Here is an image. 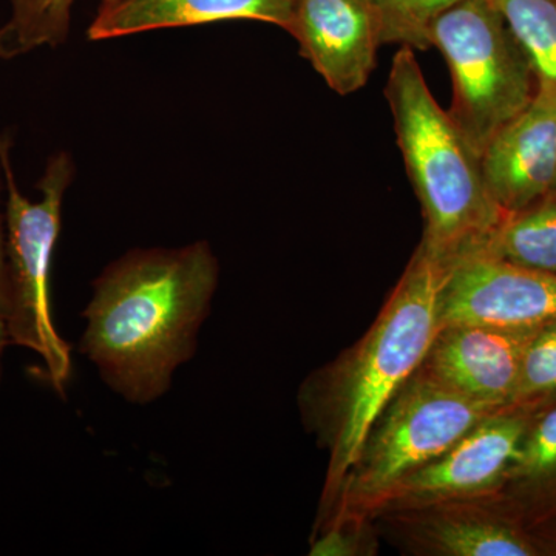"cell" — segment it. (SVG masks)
I'll return each mask as SVG.
<instances>
[{"label": "cell", "instance_id": "obj_1", "mask_svg": "<svg viewBox=\"0 0 556 556\" xmlns=\"http://www.w3.org/2000/svg\"><path fill=\"white\" fill-rule=\"evenodd\" d=\"M218 276L207 241L127 252L94 280L79 353L124 401H159L195 356Z\"/></svg>", "mask_w": 556, "mask_h": 556}, {"label": "cell", "instance_id": "obj_2", "mask_svg": "<svg viewBox=\"0 0 556 556\" xmlns=\"http://www.w3.org/2000/svg\"><path fill=\"white\" fill-rule=\"evenodd\" d=\"M447 270L419 243L367 334L300 387L303 422L329 455L316 527L334 510L369 428L422 364L438 332L439 291Z\"/></svg>", "mask_w": 556, "mask_h": 556}, {"label": "cell", "instance_id": "obj_3", "mask_svg": "<svg viewBox=\"0 0 556 556\" xmlns=\"http://www.w3.org/2000/svg\"><path fill=\"white\" fill-rule=\"evenodd\" d=\"M386 98L422 207L420 244L445 265L484 247L507 217L486 190L481 156L433 97L413 49L391 62Z\"/></svg>", "mask_w": 556, "mask_h": 556}, {"label": "cell", "instance_id": "obj_4", "mask_svg": "<svg viewBox=\"0 0 556 556\" xmlns=\"http://www.w3.org/2000/svg\"><path fill=\"white\" fill-rule=\"evenodd\" d=\"M495 412L417 368L369 428L334 510L314 532L340 514L371 518L402 479L447 452Z\"/></svg>", "mask_w": 556, "mask_h": 556}, {"label": "cell", "instance_id": "obj_5", "mask_svg": "<svg viewBox=\"0 0 556 556\" xmlns=\"http://www.w3.org/2000/svg\"><path fill=\"white\" fill-rule=\"evenodd\" d=\"M11 139L0 137V167L7 192V262L10 311L7 329L11 345L27 348L46 364L51 386L64 393L72 357L70 346L54 327L50 300V270L61 232L62 201L72 185L75 166L67 153L51 156L38 188L39 201L28 200L17 188L11 166Z\"/></svg>", "mask_w": 556, "mask_h": 556}, {"label": "cell", "instance_id": "obj_6", "mask_svg": "<svg viewBox=\"0 0 556 556\" xmlns=\"http://www.w3.org/2000/svg\"><path fill=\"white\" fill-rule=\"evenodd\" d=\"M452 73L448 113L478 155L535 98L530 62L492 0H463L428 33Z\"/></svg>", "mask_w": 556, "mask_h": 556}, {"label": "cell", "instance_id": "obj_7", "mask_svg": "<svg viewBox=\"0 0 556 556\" xmlns=\"http://www.w3.org/2000/svg\"><path fill=\"white\" fill-rule=\"evenodd\" d=\"M371 518L405 555H543L535 538L500 492L390 508Z\"/></svg>", "mask_w": 556, "mask_h": 556}, {"label": "cell", "instance_id": "obj_8", "mask_svg": "<svg viewBox=\"0 0 556 556\" xmlns=\"http://www.w3.org/2000/svg\"><path fill=\"white\" fill-rule=\"evenodd\" d=\"M556 320V276L475 251L450 263L438 299V329L481 325L536 329Z\"/></svg>", "mask_w": 556, "mask_h": 556}, {"label": "cell", "instance_id": "obj_9", "mask_svg": "<svg viewBox=\"0 0 556 556\" xmlns=\"http://www.w3.org/2000/svg\"><path fill=\"white\" fill-rule=\"evenodd\" d=\"M530 416L526 409L504 408L484 417L447 452L402 479L375 514L500 492L517 460Z\"/></svg>", "mask_w": 556, "mask_h": 556}, {"label": "cell", "instance_id": "obj_10", "mask_svg": "<svg viewBox=\"0 0 556 556\" xmlns=\"http://www.w3.org/2000/svg\"><path fill=\"white\" fill-rule=\"evenodd\" d=\"M533 331L445 325L431 340L420 368L478 404L510 408L522 353Z\"/></svg>", "mask_w": 556, "mask_h": 556}, {"label": "cell", "instance_id": "obj_11", "mask_svg": "<svg viewBox=\"0 0 556 556\" xmlns=\"http://www.w3.org/2000/svg\"><path fill=\"white\" fill-rule=\"evenodd\" d=\"M289 33L340 97L367 86L382 46L369 0H294Z\"/></svg>", "mask_w": 556, "mask_h": 556}, {"label": "cell", "instance_id": "obj_12", "mask_svg": "<svg viewBox=\"0 0 556 556\" xmlns=\"http://www.w3.org/2000/svg\"><path fill=\"white\" fill-rule=\"evenodd\" d=\"M486 190L506 214L546 199L556 182V91L538 89L481 153Z\"/></svg>", "mask_w": 556, "mask_h": 556}, {"label": "cell", "instance_id": "obj_13", "mask_svg": "<svg viewBox=\"0 0 556 556\" xmlns=\"http://www.w3.org/2000/svg\"><path fill=\"white\" fill-rule=\"evenodd\" d=\"M294 0H115L102 3L89 38L104 40L161 28L252 20L289 31Z\"/></svg>", "mask_w": 556, "mask_h": 556}, {"label": "cell", "instance_id": "obj_14", "mask_svg": "<svg viewBox=\"0 0 556 556\" xmlns=\"http://www.w3.org/2000/svg\"><path fill=\"white\" fill-rule=\"evenodd\" d=\"M500 493L530 533L556 522V402L532 412Z\"/></svg>", "mask_w": 556, "mask_h": 556}, {"label": "cell", "instance_id": "obj_15", "mask_svg": "<svg viewBox=\"0 0 556 556\" xmlns=\"http://www.w3.org/2000/svg\"><path fill=\"white\" fill-rule=\"evenodd\" d=\"M478 251L522 268L556 276V193L507 214Z\"/></svg>", "mask_w": 556, "mask_h": 556}, {"label": "cell", "instance_id": "obj_16", "mask_svg": "<svg viewBox=\"0 0 556 556\" xmlns=\"http://www.w3.org/2000/svg\"><path fill=\"white\" fill-rule=\"evenodd\" d=\"M525 51L538 89L556 91V0H492Z\"/></svg>", "mask_w": 556, "mask_h": 556}, {"label": "cell", "instance_id": "obj_17", "mask_svg": "<svg viewBox=\"0 0 556 556\" xmlns=\"http://www.w3.org/2000/svg\"><path fill=\"white\" fill-rule=\"evenodd\" d=\"M75 0H10V17L0 27V58L58 47L67 39Z\"/></svg>", "mask_w": 556, "mask_h": 556}, {"label": "cell", "instance_id": "obj_18", "mask_svg": "<svg viewBox=\"0 0 556 556\" xmlns=\"http://www.w3.org/2000/svg\"><path fill=\"white\" fill-rule=\"evenodd\" d=\"M556 402V320L536 328L527 340L510 408L535 412Z\"/></svg>", "mask_w": 556, "mask_h": 556}, {"label": "cell", "instance_id": "obj_19", "mask_svg": "<svg viewBox=\"0 0 556 556\" xmlns=\"http://www.w3.org/2000/svg\"><path fill=\"white\" fill-rule=\"evenodd\" d=\"M376 11L380 42L430 49L431 24L463 0H369Z\"/></svg>", "mask_w": 556, "mask_h": 556}, {"label": "cell", "instance_id": "obj_20", "mask_svg": "<svg viewBox=\"0 0 556 556\" xmlns=\"http://www.w3.org/2000/svg\"><path fill=\"white\" fill-rule=\"evenodd\" d=\"M378 551V527L372 518L340 514L314 532L311 556H369Z\"/></svg>", "mask_w": 556, "mask_h": 556}, {"label": "cell", "instance_id": "obj_21", "mask_svg": "<svg viewBox=\"0 0 556 556\" xmlns=\"http://www.w3.org/2000/svg\"><path fill=\"white\" fill-rule=\"evenodd\" d=\"M10 311V277L7 262V244L3 237L2 219H0V316L7 318Z\"/></svg>", "mask_w": 556, "mask_h": 556}, {"label": "cell", "instance_id": "obj_22", "mask_svg": "<svg viewBox=\"0 0 556 556\" xmlns=\"http://www.w3.org/2000/svg\"><path fill=\"white\" fill-rule=\"evenodd\" d=\"M11 345L9 338V329H7L5 318L0 316V379H2V357L5 348Z\"/></svg>", "mask_w": 556, "mask_h": 556}, {"label": "cell", "instance_id": "obj_23", "mask_svg": "<svg viewBox=\"0 0 556 556\" xmlns=\"http://www.w3.org/2000/svg\"><path fill=\"white\" fill-rule=\"evenodd\" d=\"M115 2V0H102V3Z\"/></svg>", "mask_w": 556, "mask_h": 556}, {"label": "cell", "instance_id": "obj_24", "mask_svg": "<svg viewBox=\"0 0 556 556\" xmlns=\"http://www.w3.org/2000/svg\"><path fill=\"white\" fill-rule=\"evenodd\" d=\"M552 193H556V182H555V189H554V192H552Z\"/></svg>", "mask_w": 556, "mask_h": 556}]
</instances>
